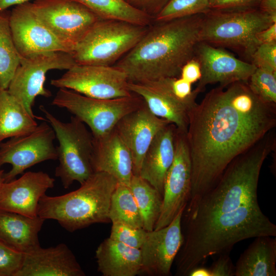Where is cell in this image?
<instances>
[{"label": "cell", "mask_w": 276, "mask_h": 276, "mask_svg": "<svg viewBox=\"0 0 276 276\" xmlns=\"http://www.w3.org/2000/svg\"><path fill=\"white\" fill-rule=\"evenodd\" d=\"M35 119L7 89H1L0 143L34 130L38 126Z\"/></svg>", "instance_id": "cell-27"}, {"label": "cell", "mask_w": 276, "mask_h": 276, "mask_svg": "<svg viewBox=\"0 0 276 276\" xmlns=\"http://www.w3.org/2000/svg\"><path fill=\"white\" fill-rule=\"evenodd\" d=\"M31 7L39 19L71 53L100 19L77 0H36Z\"/></svg>", "instance_id": "cell-11"}, {"label": "cell", "mask_w": 276, "mask_h": 276, "mask_svg": "<svg viewBox=\"0 0 276 276\" xmlns=\"http://www.w3.org/2000/svg\"><path fill=\"white\" fill-rule=\"evenodd\" d=\"M117 183L106 173L94 172L75 191L56 196L44 195L39 201L38 216L56 220L70 232L107 222L111 197Z\"/></svg>", "instance_id": "cell-5"}, {"label": "cell", "mask_w": 276, "mask_h": 276, "mask_svg": "<svg viewBox=\"0 0 276 276\" xmlns=\"http://www.w3.org/2000/svg\"><path fill=\"white\" fill-rule=\"evenodd\" d=\"M31 0H0V12L12 6L28 3Z\"/></svg>", "instance_id": "cell-44"}, {"label": "cell", "mask_w": 276, "mask_h": 276, "mask_svg": "<svg viewBox=\"0 0 276 276\" xmlns=\"http://www.w3.org/2000/svg\"><path fill=\"white\" fill-rule=\"evenodd\" d=\"M209 268L211 276H235V265L233 264L229 253L219 255Z\"/></svg>", "instance_id": "cell-37"}, {"label": "cell", "mask_w": 276, "mask_h": 276, "mask_svg": "<svg viewBox=\"0 0 276 276\" xmlns=\"http://www.w3.org/2000/svg\"><path fill=\"white\" fill-rule=\"evenodd\" d=\"M0 276H1V275H0Z\"/></svg>", "instance_id": "cell-48"}, {"label": "cell", "mask_w": 276, "mask_h": 276, "mask_svg": "<svg viewBox=\"0 0 276 276\" xmlns=\"http://www.w3.org/2000/svg\"><path fill=\"white\" fill-rule=\"evenodd\" d=\"M210 10L209 0H169L155 16L154 21L203 14Z\"/></svg>", "instance_id": "cell-32"}, {"label": "cell", "mask_w": 276, "mask_h": 276, "mask_svg": "<svg viewBox=\"0 0 276 276\" xmlns=\"http://www.w3.org/2000/svg\"><path fill=\"white\" fill-rule=\"evenodd\" d=\"M251 63L256 68L276 72V41L261 43L253 54Z\"/></svg>", "instance_id": "cell-36"}, {"label": "cell", "mask_w": 276, "mask_h": 276, "mask_svg": "<svg viewBox=\"0 0 276 276\" xmlns=\"http://www.w3.org/2000/svg\"><path fill=\"white\" fill-rule=\"evenodd\" d=\"M188 276H211V273L209 268L202 265L192 269Z\"/></svg>", "instance_id": "cell-45"}, {"label": "cell", "mask_w": 276, "mask_h": 276, "mask_svg": "<svg viewBox=\"0 0 276 276\" xmlns=\"http://www.w3.org/2000/svg\"><path fill=\"white\" fill-rule=\"evenodd\" d=\"M251 90L265 102L276 104V72L256 68L248 80Z\"/></svg>", "instance_id": "cell-33"}, {"label": "cell", "mask_w": 276, "mask_h": 276, "mask_svg": "<svg viewBox=\"0 0 276 276\" xmlns=\"http://www.w3.org/2000/svg\"><path fill=\"white\" fill-rule=\"evenodd\" d=\"M273 237L255 238L237 260L235 276L276 275V239Z\"/></svg>", "instance_id": "cell-26"}, {"label": "cell", "mask_w": 276, "mask_h": 276, "mask_svg": "<svg viewBox=\"0 0 276 276\" xmlns=\"http://www.w3.org/2000/svg\"><path fill=\"white\" fill-rule=\"evenodd\" d=\"M172 89L175 95L182 100H196L199 93L192 89V84L179 77L171 79Z\"/></svg>", "instance_id": "cell-40"}, {"label": "cell", "mask_w": 276, "mask_h": 276, "mask_svg": "<svg viewBox=\"0 0 276 276\" xmlns=\"http://www.w3.org/2000/svg\"><path fill=\"white\" fill-rule=\"evenodd\" d=\"M40 109L53 129L58 145L56 147L59 164L55 171L64 189L76 181L81 184L94 173L91 166L94 137L85 124L73 116L68 122L55 117L44 106Z\"/></svg>", "instance_id": "cell-8"}, {"label": "cell", "mask_w": 276, "mask_h": 276, "mask_svg": "<svg viewBox=\"0 0 276 276\" xmlns=\"http://www.w3.org/2000/svg\"><path fill=\"white\" fill-rule=\"evenodd\" d=\"M172 78L142 83H128L130 91L140 97L156 116L174 124L176 128L187 132L189 113L196 105V100H182L173 93Z\"/></svg>", "instance_id": "cell-18"}, {"label": "cell", "mask_w": 276, "mask_h": 276, "mask_svg": "<svg viewBox=\"0 0 276 276\" xmlns=\"http://www.w3.org/2000/svg\"><path fill=\"white\" fill-rule=\"evenodd\" d=\"M21 56L15 47L9 18L0 14V88L7 89L20 64Z\"/></svg>", "instance_id": "cell-31"}, {"label": "cell", "mask_w": 276, "mask_h": 276, "mask_svg": "<svg viewBox=\"0 0 276 276\" xmlns=\"http://www.w3.org/2000/svg\"><path fill=\"white\" fill-rule=\"evenodd\" d=\"M176 130L169 123L157 133L145 153L139 175L162 196L165 177L174 158Z\"/></svg>", "instance_id": "cell-23"}, {"label": "cell", "mask_w": 276, "mask_h": 276, "mask_svg": "<svg viewBox=\"0 0 276 276\" xmlns=\"http://www.w3.org/2000/svg\"><path fill=\"white\" fill-rule=\"evenodd\" d=\"M72 251L64 243L41 246L24 254L21 265L14 276H84Z\"/></svg>", "instance_id": "cell-21"}, {"label": "cell", "mask_w": 276, "mask_h": 276, "mask_svg": "<svg viewBox=\"0 0 276 276\" xmlns=\"http://www.w3.org/2000/svg\"><path fill=\"white\" fill-rule=\"evenodd\" d=\"M66 71L60 78L51 80V84L97 99H113L133 94L129 89L125 73L114 66L76 64Z\"/></svg>", "instance_id": "cell-12"}, {"label": "cell", "mask_w": 276, "mask_h": 276, "mask_svg": "<svg viewBox=\"0 0 276 276\" xmlns=\"http://www.w3.org/2000/svg\"><path fill=\"white\" fill-rule=\"evenodd\" d=\"M181 210L168 225L147 231L140 248L141 273L153 276L171 274L173 263L182 244Z\"/></svg>", "instance_id": "cell-17"}, {"label": "cell", "mask_w": 276, "mask_h": 276, "mask_svg": "<svg viewBox=\"0 0 276 276\" xmlns=\"http://www.w3.org/2000/svg\"><path fill=\"white\" fill-rule=\"evenodd\" d=\"M257 38L261 43L276 41V22L260 31L257 34Z\"/></svg>", "instance_id": "cell-42"}, {"label": "cell", "mask_w": 276, "mask_h": 276, "mask_svg": "<svg viewBox=\"0 0 276 276\" xmlns=\"http://www.w3.org/2000/svg\"><path fill=\"white\" fill-rule=\"evenodd\" d=\"M185 225L183 243L175 259L176 275L188 276L210 257L229 253L242 240L276 236V225L263 213L259 203Z\"/></svg>", "instance_id": "cell-3"}, {"label": "cell", "mask_w": 276, "mask_h": 276, "mask_svg": "<svg viewBox=\"0 0 276 276\" xmlns=\"http://www.w3.org/2000/svg\"><path fill=\"white\" fill-rule=\"evenodd\" d=\"M261 0H209L210 10L241 9L259 6Z\"/></svg>", "instance_id": "cell-38"}, {"label": "cell", "mask_w": 276, "mask_h": 276, "mask_svg": "<svg viewBox=\"0 0 276 276\" xmlns=\"http://www.w3.org/2000/svg\"><path fill=\"white\" fill-rule=\"evenodd\" d=\"M129 186L141 214L143 228L153 230L162 211L163 196L139 175H133Z\"/></svg>", "instance_id": "cell-29"}, {"label": "cell", "mask_w": 276, "mask_h": 276, "mask_svg": "<svg viewBox=\"0 0 276 276\" xmlns=\"http://www.w3.org/2000/svg\"><path fill=\"white\" fill-rule=\"evenodd\" d=\"M98 270L103 276H135L141 273L140 249L127 246L109 237L95 254Z\"/></svg>", "instance_id": "cell-25"}, {"label": "cell", "mask_w": 276, "mask_h": 276, "mask_svg": "<svg viewBox=\"0 0 276 276\" xmlns=\"http://www.w3.org/2000/svg\"><path fill=\"white\" fill-rule=\"evenodd\" d=\"M55 179L42 171H29L19 178L4 182L0 190V210L29 217L38 216L40 199L54 186Z\"/></svg>", "instance_id": "cell-20"}, {"label": "cell", "mask_w": 276, "mask_h": 276, "mask_svg": "<svg viewBox=\"0 0 276 276\" xmlns=\"http://www.w3.org/2000/svg\"><path fill=\"white\" fill-rule=\"evenodd\" d=\"M194 58L201 68V76L194 89L199 94L208 84L218 83L225 87L235 82L248 81L256 68L223 49L201 41L196 45Z\"/></svg>", "instance_id": "cell-15"}, {"label": "cell", "mask_w": 276, "mask_h": 276, "mask_svg": "<svg viewBox=\"0 0 276 276\" xmlns=\"http://www.w3.org/2000/svg\"><path fill=\"white\" fill-rule=\"evenodd\" d=\"M45 219L0 210V240L23 254L40 246L38 234Z\"/></svg>", "instance_id": "cell-24"}, {"label": "cell", "mask_w": 276, "mask_h": 276, "mask_svg": "<svg viewBox=\"0 0 276 276\" xmlns=\"http://www.w3.org/2000/svg\"><path fill=\"white\" fill-rule=\"evenodd\" d=\"M273 130L235 157L212 189L188 202L182 216L185 224L258 203L257 190L262 166L275 147Z\"/></svg>", "instance_id": "cell-4"}, {"label": "cell", "mask_w": 276, "mask_h": 276, "mask_svg": "<svg viewBox=\"0 0 276 276\" xmlns=\"http://www.w3.org/2000/svg\"><path fill=\"white\" fill-rule=\"evenodd\" d=\"M93 145L91 166L94 172L106 173L118 182L129 186L133 175L132 157L115 130L104 136L94 137Z\"/></svg>", "instance_id": "cell-22"}, {"label": "cell", "mask_w": 276, "mask_h": 276, "mask_svg": "<svg viewBox=\"0 0 276 276\" xmlns=\"http://www.w3.org/2000/svg\"><path fill=\"white\" fill-rule=\"evenodd\" d=\"M55 138L52 127L43 122L28 133L0 143V167L6 164L12 166L11 169L4 174V182L15 179L36 164L57 159Z\"/></svg>", "instance_id": "cell-13"}, {"label": "cell", "mask_w": 276, "mask_h": 276, "mask_svg": "<svg viewBox=\"0 0 276 276\" xmlns=\"http://www.w3.org/2000/svg\"><path fill=\"white\" fill-rule=\"evenodd\" d=\"M0 90H1V88H0Z\"/></svg>", "instance_id": "cell-47"}, {"label": "cell", "mask_w": 276, "mask_h": 276, "mask_svg": "<svg viewBox=\"0 0 276 276\" xmlns=\"http://www.w3.org/2000/svg\"><path fill=\"white\" fill-rule=\"evenodd\" d=\"M202 16L153 21L113 66L124 72L130 83L179 77L182 66L194 57Z\"/></svg>", "instance_id": "cell-2"}, {"label": "cell", "mask_w": 276, "mask_h": 276, "mask_svg": "<svg viewBox=\"0 0 276 276\" xmlns=\"http://www.w3.org/2000/svg\"><path fill=\"white\" fill-rule=\"evenodd\" d=\"M108 218L112 223L143 228L141 214L129 186L118 182L111 197Z\"/></svg>", "instance_id": "cell-30"}, {"label": "cell", "mask_w": 276, "mask_h": 276, "mask_svg": "<svg viewBox=\"0 0 276 276\" xmlns=\"http://www.w3.org/2000/svg\"><path fill=\"white\" fill-rule=\"evenodd\" d=\"M8 18L15 47L21 57L59 51L71 53L37 16L31 3L17 5Z\"/></svg>", "instance_id": "cell-16"}, {"label": "cell", "mask_w": 276, "mask_h": 276, "mask_svg": "<svg viewBox=\"0 0 276 276\" xmlns=\"http://www.w3.org/2000/svg\"><path fill=\"white\" fill-rule=\"evenodd\" d=\"M276 22L259 7L234 10H210L203 14L199 41L235 51L251 63L261 44L257 34Z\"/></svg>", "instance_id": "cell-6"}, {"label": "cell", "mask_w": 276, "mask_h": 276, "mask_svg": "<svg viewBox=\"0 0 276 276\" xmlns=\"http://www.w3.org/2000/svg\"><path fill=\"white\" fill-rule=\"evenodd\" d=\"M169 123L154 115L144 102L117 124L114 129L130 152L134 175H139L143 158L155 135Z\"/></svg>", "instance_id": "cell-19"}, {"label": "cell", "mask_w": 276, "mask_h": 276, "mask_svg": "<svg viewBox=\"0 0 276 276\" xmlns=\"http://www.w3.org/2000/svg\"><path fill=\"white\" fill-rule=\"evenodd\" d=\"M201 76L200 65L198 61L193 58L182 67L179 77L191 84L198 81Z\"/></svg>", "instance_id": "cell-41"}, {"label": "cell", "mask_w": 276, "mask_h": 276, "mask_svg": "<svg viewBox=\"0 0 276 276\" xmlns=\"http://www.w3.org/2000/svg\"><path fill=\"white\" fill-rule=\"evenodd\" d=\"M258 7L263 12L276 18V0H261Z\"/></svg>", "instance_id": "cell-43"}, {"label": "cell", "mask_w": 276, "mask_h": 276, "mask_svg": "<svg viewBox=\"0 0 276 276\" xmlns=\"http://www.w3.org/2000/svg\"><path fill=\"white\" fill-rule=\"evenodd\" d=\"M134 8L150 16L153 19L169 0H124Z\"/></svg>", "instance_id": "cell-39"}, {"label": "cell", "mask_w": 276, "mask_h": 276, "mask_svg": "<svg viewBox=\"0 0 276 276\" xmlns=\"http://www.w3.org/2000/svg\"><path fill=\"white\" fill-rule=\"evenodd\" d=\"M109 238L131 247L140 249L147 232L143 228H135L120 223H112Z\"/></svg>", "instance_id": "cell-34"}, {"label": "cell", "mask_w": 276, "mask_h": 276, "mask_svg": "<svg viewBox=\"0 0 276 276\" xmlns=\"http://www.w3.org/2000/svg\"><path fill=\"white\" fill-rule=\"evenodd\" d=\"M4 171L3 170H0V190L1 188L2 187V184L4 182Z\"/></svg>", "instance_id": "cell-46"}, {"label": "cell", "mask_w": 276, "mask_h": 276, "mask_svg": "<svg viewBox=\"0 0 276 276\" xmlns=\"http://www.w3.org/2000/svg\"><path fill=\"white\" fill-rule=\"evenodd\" d=\"M99 19L125 21L142 26H149L154 19L134 8L124 0H77Z\"/></svg>", "instance_id": "cell-28"}, {"label": "cell", "mask_w": 276, "mask_h": 276, "mask_svg": "<svg viewBox=\"0 0 276 276\" xmlns=\"http://www.w3.org/2000/svg\"><path fill=\"white\" fill-rule=\"evenodd\" d=\"M149 26L98 20L72 52L76 64L113 66L141 40Z\"/></svg>", "instance_id": "cell-7"}, {"label": "cell", "mask_w": 276, "mask_h": 276, "mask_svg": "<svg viewBox=\"0 0 276 276\" xmlns=\"http://www.w3.org/2000/svg\"><path fill=\"white\" fill-rule=\"evenodd\" d=\"M75 64L72 53L62 51L21 57L7 90L36 118L32 108L36 98L52 96L51 91L44 86L47 73L52 70H67Z\"/></svg>", "instance_id": "cell-10"}, {"label": "cell", "mask_w": 276, "mask_h": 276, "mask_svg": "<svg viewBox=\"0 0 276 276\" xmlns=\"http://www.w3.org/2000/svg\"><path fill=\"white\" fill-rule=\"evenodd\" d=\"M23 256L0 240L1 276H14L21 265Z\"/></svg>", "instance_id": "cell-35"}, {"label": "cell", "mask_w": 276, "mask_h": 276, "mask_svg": "<svg viewBox=\"0 0 276 276\" xmlns=\"http://www.w3.org/2000/svg\"><path fill=\"white\" fill-rule=\"evenodd\" d=\"M191 163L186 132L176 128L175 155L164 181L162 211L154 229L169 225L190 198Z\"/></svg>", "instance_id": "cell-14"}, {"label": "cell", "mask_w": 276, "mask_h": 276, "mask_svg": "<svg viewBox=\"0 0 276 276\" xmlns=\"http://www.w3.org/2000/svg\"><path fill=\"white\" fill-rule=\"evenodd\" d=\"M139 96L108 99L89 97L67 88H59L52 104L64 108L86 125L94 137L111 132L125 116L143 104Z\"/></svg>", "instance_id": "cell-9"}, {"label": "cell", "mask_w": 276, "mask_h": 276, "mask_svg": "<svg viewBox=\"0 0 276 276\" xmlns=\"http://www.w3.org/2000/svg\"><path fill=\"white\" fill-rule=\"evenodd\" d=\"M208 93L190 111L186 137L191 163L190 200L212 189L228 164L276 126V104L264 102L248 81Z\"/></svg>", "instance_id": "cell-1"}]
</instances>
